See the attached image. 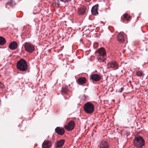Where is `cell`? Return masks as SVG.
I'll list each match as a JSON object with an SVG mask.
<instances>
[{
    "label": "cell",
    "instance_id": "6da1fadb",
    "mask_svg": "<svg viewBox=\"0 0 148 148\" xmlns=\"http://www.w3.org/2000/svg\"><path fill=\"white\" fill-rule=\"evenodd\" d=\"M127 42V36L124 32H116L110 39L109 45L115 51L120 52L125 48Z\"/></svg>",
    "mask_w": 148,
    "mask_h": 148
},
{
    "label": "cell",
    "instance_id": "7a4b0ae2",
    "mask_svg": "<svg viewBox=\"0 0 148 148\" xmlns=\"http://www.w3.org/2000/svg\"><path fill=\"white\" fill-rule=\"evenodd\" d=\"M132 148H148V133L145 130L136 132L128 140Z\"/></svg>",
    "mask_w": 148,
    "mask_h": 148
},
{
    "label": "cell",
    "instance_id": "3957f363",
    "mask_svg": "<svg viewBox=\"0 0 148 148\" xmlns=\"http://www.w3.org/2000/svg\"><path fill=\"white\" fill-rule=\"evenodd\" d=\"M12 68L15 74L27 73L30 70L28 61L22 57L14 56L11 60Z\"/></svg>",
    "mask_w": 148,
    "mask_h": 148
},
{
    "label": "cell",
    "instance_id": "277c9868",
    "mask_svg": "<svg viewBox=\"0 0 148 148\" xmlns=\"http://www.w3.org/2000/svg\"><path fill=\"white\" fill-rule=\"evenodd\" d=\"M63 128L66 134L72 137H76L79 135L81 131V121L76 117L67 118L64 123Z\"/></svg>",
    "mask_w": 148,
    "mask_h": 148
},
{
    "label": "cell",
    "instance_id": "5b68a950",
    "mask_svg": "<svg viewBox=\"0 0 148 148\" xmlns=\"http://www.w3.org/2000/svg\"><path fill=\"white\" fill-rule=\"evenodd\" d=\"M74 137L65 134L59 135L55 133L53 136V141L55 148H69L73 145Z\"/></svg>",
    "mask_w": 148,
    "mask_h": 148
},
{
    "label": "cell",
    "instance_id": "8992f818",
    "mask_svg": "<svg viewBox=\"0 0 148 148\" xmlns=\"http://www.w3.org/2000/svg\"><path fill=\"white\" fill-rule=\"evenodd\" d=\"M17 37V36L11 28H0V48L8 47L10 43Z\"/></svg>",
    "mask_w": 148,
    "mask_h": 148
},
{
    "label": "cell",
    "instance_id": "52a82bcc",
    "mask_svg": "<svg viewBox=\"0 0 148 148\" xmlns=\"http://www.w3.org/2000/svg\"><path fill=\"white\" fill-rule=\"evenodd\" d=\"M89 5L86 3H82L71 15V20L73 23L81 24L87 16L88 12Z\"/></svg>",
    "mask_w": 148,
    "mask_h": 148
},
{
    "label": "cell",
    "instance_id": "ba28073f",
    "mask_svg": "<svg viewBox=\"0 0 148 148\" xmlns=\"http://www.w3.org/2000/svg\"><path fill=\"white\" fill-rule=\"evenodd\" d=\"M98 103L95 101L83 103L80 108V115L81 118L87 119L94 114L97 110Z\"/></svg>",
    "mask_w": 148,
    "mask_h": 148
},
{
    "label": "cell",
    "instance_id": "9c48e42d",
    "mask_svg": "<svg viewBox=\"0 0 148 148\" xmlns=\"http://www.w3.org/2000/svg\"><path fill=\"white\" fill-rule=\"evenodd\" d=\"M38 54L36 46L30 42H26L22 47L21 57L28 61H30L35 58Z\"/></svg>",
    "mask_w": 148,
    "mask_h": 148
},
{
    "label": "cell",
    "instance_id": "30bf717a",
    "mask_svg": "<svg viewBox=\"0 0 148 148\" xmlns=\"http://www.w3.org/2000/svg\"><path fill=\"white\" fill-rule=\"evenodd\" d=\"M119 145L118 138L105 137L100 141L98 148H119Z\"/></svg>",
    "mask_w": 148,
    "mask_h": 148
},
{
    "label": "cell",
    "instance_id": "8fae6325",
    "mask_svg": "<svg viewBox=\"0 0 148 148\" xmlns=\"http://www.w3.org/2000/svg\"><path fill=\"white\" fill-rule=\"evenodd\" d=\"M76 82L80 85L88 86L89 84V76L87 74L83 73L79 74L75 76Z\"/></svg>",
    "mask_w": 148,
    "mask_h": 148
},
{
    "label": "cell",
    "instance_id": "7c38bea8",
    "mask_svg": "<svg viewBox=\"0 0 148 148\" xmlns=\"http://www.w3.org/2000/svg\"><path fill=\"white\" fill-rule=\"evenodd\" d=\"M96 59L100 62H103L107 59V51L104 48L101 47L97 49L95 52Z\"/></svg>",
    "mask_w": 148,
    "mask_h": 148
},
{
    "label": "cell",
    "instance_id": "4fadbf2b",
    "mask_svg": "<svg viewBox=\"0 0 148 148\" xmlns=\"http://www.w3.org/2000/svg\"><path fill=\"white\" fill-rule=\"evenodd\" d=\"M73 89L71 85L63 84L62 88L61 93L66 100L69 99L73 95Z\"/></svg>",
    "mask_w": 148,
    "mask_h": 148
},
{
    "label": "cell",
    "instance_id": "5bb4252c",
    "mask_svg": "<svg viewBox=\"0 0 148 148\" xmlns=\"http://www.w3.org/2000/svg\"><path fill=\"white\" fill-rule=\"evenodd\" d=\"M90 80L94 84H100L103 82V77L101 74L96 71L90 75Z\"/></svg>",
    "mask_w": 148,
    "mask_h": 148
},
{
    "label": "cell",
    "instance_id": "9a60e30c",
    "mask_svg": "<svg viewBox=\"0 0 148 148\" xmlns=\"http://www.w3.org/2000/svg\"><path fill=\"white\" fill-rule=\"evenodd\" d=\"M19 46V41L18 37L15 38L9 44L8 49L10 52H14L18 49Z\"/></svg>",
    "mask_w": 148,
    "mask_h": 148
},
{
    "label": "cell",
    "instance_id": "2e32d148",
    "mask_svg": "<svg viewBox=\"0 0 148 148\" xmlns=\"http://www.w3.org/2000/svg\"><path fill=\"white\" fill-rule=\"evenodd\" d=\"M120 61H117L116 59L114 58L109 62L108 63L107 68L109 70H116L119 68L120 66Z\"/></svg>",
    "mask_w": 148,
    "mask_h": 148
},
{
    "label": "cell",
    "instance_id": "e0dca14e",
    "mask_svg": "<svg viewBox=\"0 0 148 148\" xmlns=\"http://www.w3.org/2000/svg\"><path fill=\"white\" fill-rule=\"evenodd\" d=\"M132 19V14L130 11H128L123 14L121 18V21L125 23H129Z\"/></svg>",
    "mask_w": 148,
    "mask_h": 148
},
{
    "label": "cell",
    "instance_id": "ac0fdd59",
    "mask_svg": "<svg viewBox=\"0 0 148 148\" xmlns=\"http://www.w3.org/2000/svg\"><path fill=\"white\" fill-rule=\"evenodd\" d=\"M52 141L49 138H47L42 144V148H51L52 146Z\"/></svg>",
    "mask_w": 148,
    "mask_h": 148
},
{
    "label": "cell",
    "instance_id": "d6986e66",
    "mask_svg": "<svg viewBox=\"0 0 148 148\" xmlns=\"http://www.w3.org/2000/svg\"><path fill=\"white\" fill-rule=\"evenodd\" d=\"M55 133L59 135H63L66 134V132L63 127H57L56 128Z\"/></svg>",
    "mask_w": 148,
    "mask_h": 148
},
{
    "label": "cell",
    "instance_id": "ffe728a7",
    "mask_svg": "<svg viewBox=\"0 0 148 148\" xmlns=\"http://www.w3.org/2000/svg\"><path fill=\"white\" fill-rule=\"evenodd\" d=\"M98 4L94 6L92 9L91 12L92 14L94 15H97L98 14V8H99Z\"/></svg>",
    "mask_w": 148,
    "mask_h": 148
},
{
    "label": "cell",
    "instance_id": "44dd1931",
    "mask_svg": "<svg viewBox=\"0 0 148 148\" xmlns=\"http://www.w3.org/2000/svg\"><path fill=\"white\" fill-rule=\"evenodd\" d=\"M123 148H132V147H131V145H130V144H129L128 141L127 140V143H126V144L124 145Z\"/></svg>",
    "mask_w": 148,
    "mask_h": 148
},
{
    "label": "cell",
    "instance_id": "7402d4cb",
    "mask_svg": "<svg viewBox=\"0 0 148 148\" xmlns=\"http://www.w3.org/2000/svg\"><path fill=\"white\" fill-rule=\"evenodd\" d=\"M84 1L86 2V3L87 2H90L91 1V0H84Z\"/></svg>",
    "mask_w": 148,
    "mask_h": 148
}]
</instances>
